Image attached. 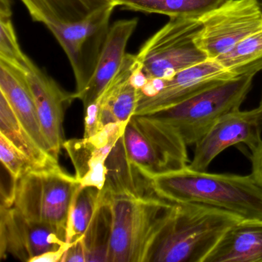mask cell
Returning <instances> with one entry per match:
<instances>
[{"label": "cell", "instance_id": "4dcf8cb0", "mask_svg": "<svg viewBox=\"0 0 262 262\" xmlns=\"http://www.w3.org/2000/svg\"><path fill=\"white\" fill-rule=\"evenodd\" d=\"M252 174L262 183V143L254 152L251 153Z\"/></svg>", "mask_w": 262, "mask_h": 262}, {"label": "cell", "instance_id": "ba28073f", "mask_svg": "<svg viewBox=\"0 0 262 262\" xmlns=\"http://www.w3.org/2000/svg\"><path fill=\"white\" fill-rule=\"evenodd\" d=\"M117 7L113 2L82 20L46 26L70 61L76 80L74 95L83 91L93 77L111 27L110 19Z\"/></svg>", "mask_w": 262, "mask_h": 262}, {"label": "cell", "instance_id": "7c38bea8", "mask_svg": "<svg viewBox=\"0 0 262 262\" xmlns=\"http://www.w3.org/2000/svg\"><path fill=\"white\" fill-rule=\"evenodd\" d=\"M245 144L255 151L262 143V105L251 110H234L221 118L206 135L195 144L194 156L188 167L206 171L224 150Z\"/></svg>", "mask_w": 262, "mask_h": 262}, {"label": "cell", "instance_id": "d6a6232c", "mask_svg": "<svg viewBox=\"0 0 262 262\" xmlns=\"http://www.w3.org/2000/svg\"><path fill=\"white\" fill-rule=\"evenodd\" d=\"M260 105H262V100H261V103H260Z\"/></svg>", "mask_w": 262, "mask_h": 262}, {"label": "cell", "instance_id": "f1b7e54d", "mask_svg": "<svg viewBox=\"0 0 262 262\" xmlns=\"http://www.w3.org/2000/svg\"><path fill=\"white\" fill-rule=\"evenodd\" d=\"M61 262H87L86 250L82 237L70 244Z\"/></svg>", "mask_w": 262, "mask_h": 262}, {"label": "cell", "instance_id": "5bb4252c", "mask_svg": "<svg viewBox=\"0 0 262 262\" xmlns=\"http://www.w3.org/2000/svg\"><path fill=\"white\" fill-rule=\"evenodd\" d=\"M29 83L37 108L42 131L52 154L59 159L63 145V120L66 111L74 100L59 84L29 59L25 67Z\"/></svg>", "mask_w": 262, "mask_h": 262}, {"label": "cell", "instance_id": "4316f807", "mask_svg": "<svg viewBox=\"0 0 262 262\" xmlns=\"http://www.w3.org/2000/svg\"><path fill=\"white\" fill-rule=\"evenodd\" d=\"M0 160L15 182L36 170L30 159L3 134H0Z\"/></svg>", "mask_w": 262, "mask_h": 262}, {"label": "cell", "instance_id": "277c9868", "mask_svg": "<svg viewBox=\"0 0 262 262\" xmlns=\"http://www.w3.org/2000/svg\"><path fill=\"white\" fill-rule=\"evenodd\" d=\"M255 76H237L174 106L146 116L171 125L188 146L195 145L221 118L240 108L251 91Z\"/></svg>", "mask_w": 262, "mask_h": 262}, {"label": "cell", "instance_id": "d6986e66", "mask_svg": "<svg viewBox=\"0 0 262 262\" xmlns=\"http://www.w3.org/2000/svg\"><path fill=\"white\" fill-rule=\"evenodd\" d=\"M106 166V182L102 190L110 195L156 194L151 187V179L142 176L127 157L121 138L108 156Z\"/></svg>", "mask_w": 262, "mask_h": 262}, {"label": "cell", "instance_id": "ac0fdd59", "mask_svg": "<svg viewBox=\"0 0 262 262\" xmlns=\"http://www.w3.org/2000/svg\"><path fill=\"white\" fill-rule=\"evenodd\" d=\"M204 262H262V222L242 221L231 226Z\"/></svg>", "mask_w": 262, "mask_h": 262}, {"label": "cell", "instance_id": "8fae6325", "mask_svg": "<svg viewBox=\"0 0 262 262\" xmlns=\"http://www.w3.org/2000/svg\"><path fill=\"white\" fill-rule=\"evenodd\" d=\"M69 245L67 232L26 217L14 207H0V257L24 262Z\"/></svg>", "mask_w": 262, "mask_h": 262}, {"label": "cell", "instance_id": "d4e9b609", "mask_svg": "<svg viewBox=\"0 0 262 262\" xmlns=\"http://www.w3.org/2000/svg\"><path fill=\"white\" fill-rule=\"evenodd\" d=\"M99 191L93 187L78 186L69 212L67 243H73L85 235L97 207Z\"/></svg>", "mask_w": 262, "mask_h": 262}, {"label": "cell", "instance_id": "9c48e42d", "mask_svg": "<svg viewBox=\"0 0 262 262\" xmlns=\"http://www.w3.org/2000/svg\"><path fill=\"white\" fill-rule=\"evenodd\" d=\"M199 19L196 44L208 59H215L262 28V7L260 0H226Z\"/></svg>", "mask_w": 262, "mask_h": 262}, {"label": "cell", "instance_id": "cb8c5ba5", "mask_svg": "<svg viewBox=\"0 0 262 262\" xmlns=\"http://www.w3.org/2000/svg\"><path fill=\"white\" fill-rule=\"evenodd\" d=\"M215 60L236 77L257 74L262 70V28Z\"/></svg>", "mask_w": 262, "mask_h": 262}, {"label": "cell", "instance_id": "2e32d148", "mask_svg": "<svg viewBox=\"0 0 262 262\" xmlns=\"http://www.w3.org/2000/svg\"><path fill=\"white\" fill-rule=\"evenodd\" d=\"M0 93L7 98L19 122L38 145L52 154L42 131L26 70L0 59Z\"/></svg>", "mask_w": 262, "mask_h": 262}, {"label": "cell", "instance_id": "6da1fadb", "mask_svg": "<svg viewBox=\"0 0 262 262\" xmlns=\"http://www.w3.org/2000/svg\"><path fill=\"white\" fill-rule=\"evenodd\" d=\"M153 191L173 203H189L217 208L242 221L262 222V183L248 176L214 174L183 169L151 179Z\"/></svg>", "mask_w": 262, "mask_h": 262}, {"label": "cell", "instance_id": "30bf717a", "mask_svg": "<svg viewBox=\"0 0 262 262\" xmlns=\"http://www.w3.org/2000/svg\"><path fill=\"white\" fill-rule=\"evenodd\" d=\"M215 59H208L165 79H147L134 116H146L166 110L192 96L234 79Z\"/></svg>", "mask_w": 262, "mask_h": 262}, {"label": "cell", "instance_id": "603a6c76", "mask_svg": "<svg viewBox=\"0 0 262 262\" xmlns=\"http://www.w3.org/2000/svg\"><path fill=\"white\" fill-rule=\"evenodd\" d=\"M113 214L110 195L100 190L97 207L91 223L82 237L87 262H108Z\"/></svg>", "mask_w": 262, "mask_h": 262}, {"label": "cell", "instance_id": "f546056e", "mask_svg": "<svg viewBox=\"0 0 262 262\" xmlns=\"http://www.w3.org/2000/svg\"><path fill=\"white\" fill-rule=\"evenodd\" d=\"M70 244L65 245L56 251H48L32 259L30 262H61L64 253L67 251Z\"/></svg>", "mask_w": 262, "mask_h": 262}, {"label": "cell", "instance_id": "44dd1931", "mask_svg": "<svg viewBox=\"0 0 262 262\" xmlns=\"http://www.w3.org/2000/svg\"><path fill=\"white\" fill-rule=\"evenodd\" d=\"M33 20L47 26L82 20L112 0H21Z\"/></svg>", "mask_w": 262, "mask_h": 262}, {"label": "cell", "instance_id": "5b68a950", "mask_svg": "<svg viewBox=\"0 0 262 262\" xmlns=\"http://www.w3.org/2000/svg\"><path fill=\"white\" fill-rule=\"evenodd\" d=\"M130 162L148 179L174 172L189 165L188 151L171 125L149 116H133L121 137Z\"/></svg>", "mask_w": 262, "mask_h": 262}, {"label": "cell", "instance_id": "83f0119b", "mask_svg": "<svg viewBox=\"0 0 262 262\" xmlns=\"http://www.w3.org/2000/svg\"><path fill=\"white\" fill-rule=\"evenodd\" d=\"M85 116L84 123V138H90L97 134L101 129L99 121V106L95 102L85 108Z\"/></svg>", "mask_w": 262, "mask_h": 262}, {"label": "cell", "instance_id": "e0dca14e", "mask_svg": "<svg viewBox=\"0 0 262 262\" xmlns=\"http://www.w3.org/2000/svg\"><path fill=\"white\" fill-rule=\"evenodd\" d=\"M138 70L136 55L127 53L122 68L96 101L101 129L113 122H128L134 116L141 97V90L134 80Z\"/></svg>", "mask_w": 262, "mask_h": 262}, {"label": "cell", "instance_id": "484cf974", "mask_svg": "<svg viewBox=\"0 0 262 262\" xmlns=\"http://www.w3.org/2000/svg\"><path fill=\"white\" fill-rule=\"evenodd\" d=\"M29 59L18 42L12 16H0V59L25 70Z\"/></svg>", "mask_w": 262, "mask_h": 262}, {"label": "cell", "instance_id": "8992f818", "mask_svg": "<svg viewBox=\"0 0 262 262\" xmlns=\"http://www.w3.org/2000/svg\"><path fill=\"white\" fill-rule=\"evenodd\" d=\"M199 17H172L143 44L136 55L139 71L150 80L165 79L208 59L195 39Z\"/></svg>", "mask_w": 262, "mask_h": 262}, {"label": "cell", "instance_id": "1f68e13d", "mask_svg": "<svg viewBox=\"0 0 262 262\" xmlns=\"http://www.w3.org/2000/svg\"><path fill=\"white\" fill-rule=\"evenodd\" d=\"M260 6H261V7H262V0H260Z\"/></svg>", "mask_w": 262, "mask_h": 262}, {"label": "cell", "instance_id": "52a82bcc", "mask_svg": "<svg viewBox=\"0 0 262 262\" xmlns=\"http://www.w3.org/2000/svg\"><path fill=\"white\" fill-rule=\"evenodd\" d=\"M79 183L62 167L33 170L14 181L13 206L26 217L67 232L73 196Z\"/></svg>", "mask_w": 262, "mask_h": 262}, {"label": "cell", "instance_id": "4fadbf2b", "mask_svg": "<svg viewBox=\"0 0 262 262\" xmlns=\"http://www.w3.org/2000/svg\"><path fill=\"white\" fill-rule=\"evenodd\" d=\"M128 122H113L92 137L64 142L62 148L74 166L75 177L81 186L103 188L108 173L107 159Z\"/></svg>", "mask_w": 262, "mask_h": 262}, {"label": "cell", "instance_id": "7a4b0ae2", "mask_svg": "<svg viewBox=\"0 0 262 262\" xmlns=\"http://www.w3.org/2000/svg\"><path fill=\"white\" fill-rule=\"evenodd\" d=\"M239 222L217 208L172 202L147 262H204L223 234Z\"/></svg>", "mask_w": 262, "mask_h": 262}, {"label": "cell", "instance_id": "ffe728a7", "mask_svg": "<svg viewBox=\"0 0 262 262\" xmlns=\"http://www.w3.org/2000/svg\"><path fill=\"white\" fill-rule=\"evenodd\" d=\"M0 134L5 136L33 164L36 170L60 168L59 159L41 148L15 114L7 98L0 93Z\"/></svg>", "mask_w": 262, "mask_h": 262}, {"label": "cell", "instance_id": "3957f363", "mask_svg": "<svg viewBox=\"0 0 262 262\" xmlns=\"http://www.w3.org/2000/svg\"><path fill=\"white\" fill-rule=\"evenodd\" d=\"M110 199L113 225L108 262H147L172 202L157 194Z\"/></svg>", "mask_w": 262, "mask_h": 262}, {"label": "cell", "instance_id": "7402d4cb", "mask_svg": "<svg viewBox=\"0 0 262 262\" xmlns=\"http://www.w3.org/2000/svg\"><path fill=\"white\" fill-rule=\"evenodd\" d=\"M226 0H112L124 10L172 17H201Z\"/></svg>", "mask_w": 262, "mask_h": 262}, {"label": "cell", "instance_id": "9a60e30c", "mask_svg": "<svg viewBox=\"0 0 262 262\" xmlns=\"http://www.w3.org/2000/svg\"><path fill=\"white\" fill-rule=\"evenodd\" d=\"M138 23L137 18L122 19L110 27L105 47L93 77L83 91L77 95L73 93L75 99L82 101L84 108L100 97L122 68L127 54V44L136 30Z\"/></svg>", "mask_w": 262, "mask_h": 262}]
</instances>
